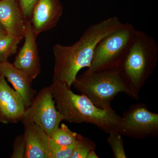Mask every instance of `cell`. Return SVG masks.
<instances>
[{"label":"cell","mask_w":158,"mask_h":158,"mask_svg":"<svg viewBox=\"0 0 158 158\" xmlns=\"http://www.w3.org/2000/svg\"><path fill=\"white\" fill-rule=\"evenodd\" d=\"M72 85L101 109L111 107V102L121 92L131 98H139L128 87L118 67L96 71L87 70L77 77Z\"/></svg>","instance_id":"277c9868"},{"label":"cell","mask_w":158,"mask_h":158,"mask_svg":"<svg viewBox=\"0 0 158 158\" xmlns=\"http://www.w3.org/2000/svg\"><path fill=\"white\" fill-rule=\"evenodd\" d=\"M94 151L95 150L91 151L88 153V155L87 156V158H98V156L97 155L96 153H95Z\"/></svg>","instance_id":"7402d4cb"},{"label":"cell","mask_w":158,"mask_h":158,"mask_svg":"<svg viewBox=\"0 0 158 158\" xmlns=\"http://www.w3.org/2000/svg\"><path fill=\"white\" fill-rule=\"evenodd\" d=\"M122 24L118 17L109 18L89 26L73 45L55 44L53 48L55 61L53 81L65 83L71 88L79 71L90 67L98 41Z\"/></svg>","instance_id":"6da1fadb"},{"label":"cell","mask_w":158,"mask_h":158,"mask_svg":"<svg viewBox=\"0 0 158 158\" xmlns=\"http://www.w3.org/2000/svg\"><path fill=\"white\" fill-rule=\"evenodd\" d=\"M158 57L156 40L137 30L118 68L128 87L138 97L141 88L155 68Z\"/></svg>","instance_id":"3957f363"},{"label":"cell","mask_w":158,"mask_h":158,"mask_svg":"<svg viewBox=\"0 0 158 158\" xmlns=\"http://www.w3.org/2000/svg\"><path fill=\"white\" fill-rule=\"evenodd\" d=\"M49 87L63 120L69 123H90L108 134L117 130L121 116L112 107L98 108L87 97L73 93L62 82L53 81Z\"/></svg>","instance_id":"7a4b0ae2"},{"label":"cell","mask_w":158,"mask_h":158,"mask_svg":"<svg viewBox=\"0 0 158 158\" xmlns=\"http://www.w3.org/2000/svg\"><path fill=\"white\" fill-rule=\"evenodd\" d=\"M37 37L32 29L30 21H28L24 34L25 40L23 45L20 49L12 63L16 68L25 72L33 80L36 78L41 73Z\"/></svg>","instance_id":"ba28073f"},{"label":"cell","mask_w":158,"mask_h":158,"mask_svg":"<svg viewBox=\"0 0 158 158\" xmlns=\"http://www.w3.org/2000/svg\"><path fill=\"white\" fill-rule=\"evenodd\" d=\"M97 148L95 142L90 138L81 135L77 141L76 144L70 158H87L91 151Z\"/></svg>","instance_id":"2e32d148"},{"label":"cell","mask_w":158,"mask_h":158,"mask_svg":"<svg viewBox=\"0 0 158 158\" xmlns=\"http://www.w3.org/2000/svg\"><path fill=\"white\" fill-rule=\"evenodd\" d=\"M63 12L59 0H38L34 6L30 21L31 27L38 36L42 32L56 26Z\"/></svg>","instance_id":"9c48e42d"},{"label":"cell","mask_w":158,"mask_h":158,"mask_svg":"<svg viewBox=\"0 0 158 158\" xmlns=\"http://www.w3.org/2000/svg\"><path fill=\"white\" fill-rule=\"evenodd\" d=\"M81 136V135L71 131L66 125L62 123L50 138L57 144L69 146L75 143Z\"/></svg>","instance_id":"9a60e30c"},{"label":"cell","mask_w":158,"mask_h":158,"mask_svg":"<svg viewBox=\"0 0 158 158\" xmlns=\"http://www.w3.org/2000/svg\"><path fill=\"white\" fill-rule=\"evenodd\" d=\"M23 124L26 143L25 158H51L49 149L50 138L34 123Z\"/></svg>","instance_id":"4fadbf2b"},{"label":"cell","mask_w":158,"mask_h":158,"mask_svg":"<svg viewBox=\"0 0 158 158\" xmlns=\"http://www.w3.org/2000/svg\"><path fill=\"white\" fill-rule=\"evenodd\" d=\"M25 110L19 94L9 86L0 74V123L9 124L21 121Z\"/></svg>","instance_id":"30bf717a"},{"label":"cell","mask_w":158,"mask_h":158,"mask_svg":"<svg viewBox=\"0 0 158 158\" xmlns=\"http://www.w3.org/2000/svg\"><path fill=\"white\" fill-rule=\"evenodd\" d=\"M28 20L17 0L0 1V23L8 35L23 37Z\"/></svg>","instance_id":"7c38bea8"},{"label":"cell","mask_w":158,"mask_h":158,"mask_svg":"<svg viewBox=\"0 0 158 158\" xmlns=\"http://www.w3.org/2000/svg\"><path fill=\"white\" fill-rule=\"evenodd\" d=\"M77 141L71 145L64 146L57 144L53 141L52 138H50L49 149L51 158H70L75 147Z\"/></svg>","instance_id":"ac0fdd59"},{"label":"cell","mask_w":158,"mask_h":158,"mask_svg":"<svg viewBox=\"0 0 158 158\" xmlns=\"http://www.w3.org/2000/svg\"><path fill=\"white\" fill-rule=\"evenodd\" d=\"M8 35L6 32V30L4 28V27L0 23V38L5 37Z\"/></svg>","instance_id":"44dd1931"},{"label":"cell","mask_w":158,"mask_h":158,"mask_svg":"<svg viewBox=\"0 0 158 158\" xmlns=\"http://www.w3.org/2000/svg\"><path fill=\"white\" fill-rule=\"evenodd\" d=\"M0 74L11 83L22 99L26 109L29 107L37 94L32 88L33 79L8 61L0 62Z\"/></svg>","instance_id":"8fae6325"},{"label":"cell","mask_w":158,"mask_h":158,"mask_svg":"<svg viewBox=\"0 0 158 158\" xmlns=\"http://www.w3.org/2000/svg\"><path fill=\"white\" fill-rule=\"evenodd\" d=\"M117 130L122 135L143 139L158 135V114L143 103L132 105L120 117Z\"/></svg>","instance_id":"8992f818"},{"label":"cell","mask_w":158,"mask_h":158,"mask_svg":"<svg viewBox=\"0 0 158 158\" xmlns=\"http://www.w3.org/2000/svg\"><path fill=\"white\" fill-rule=\"evenodd\" d=\"M23 38L7 35L0 38V62L8 61L9 57L17 52L18 46Z\"/></svg>","instance_id":"5bb4252c"},{"label":"cell","mask_w":158,"mask_h":158,"mask_svg":"<svg viewBox=\"0 0 158 158\" xmlns=\"http://www.w3.org/2000/svg\"><path fill=\"white\" fill-rule=\"evenodd\" d=\"M136 31L131 24L122 23L103 37L96 44L92 62L87 70L96 71L119 67Z\"/></svg>","instance_id":"5b68a950"},{"label":"cell","mask_w":158,"mask_h":158,"mask_svg":"<svg viewBox=\"0 0 158 158\" xmlns=\"http://www.w3.org/2000/svg\"><path fill=\"white\" fill-rule=\"evenodd\" d=\"M62 120L63 118L56 108L52 91L48 87L44 88L36 94L31 106L26 109L21 121L23 124L34 123L51 138Z\"/></svg>","instance_id":"52a82bcc"},{"label":"cell","mask_w":158,"mask_h":158,"mask_svg":"<svg viewBox=\"0 0 158 158\" xmlns=\"http://www.w3.org/2000/svg\"><path fill=\"white\" fill-rule=\"evenodd\" d=\"M107 141L115 158H127L124 144L122 135L118 131H113L109 133Z\"/></svg>","instance_id":"e0dca14e"},{"label":"cell","mask_w":158,"mask_h":158,"mask_svg":"<svg viewBox=\"0 0 158 158\" xmlns=\"http://www.w3.org/2000/svg\"><path fill=\"white\" fill-rule=\"evenodd\" d=\"M13 152L11 158H25L26 153V143L24 134L18 136L13 142Z\"/></svg>","instance_id":"d6986e66"},{"label":"cell","mask_w":158,"mask_h":158,"mask_svg":"<svg viewBox=\"0 0 158 158\" xmlns=\"http://www.w3.org/2000/svg\"><path fill=\"white\" fill-rule=\"evenodd\" d=\"M23 14L25 18L30 21L34 6L38 0H17Z\"/></svg>","instance_id":"ffe728a7"},{"label":"cell","mask_w":158,"mask_h":158,"mask_svg":"<svg viewBox=\"0 0 158 158\" xmlns=\"http://www.w3.org/2000/svg\"><path fill=\"white\" fill-rule=\"evenodd\" d=\"M0 1H1V0H0Z\"/></svg>","instance_id":"603a6c76"}]
</instances>
